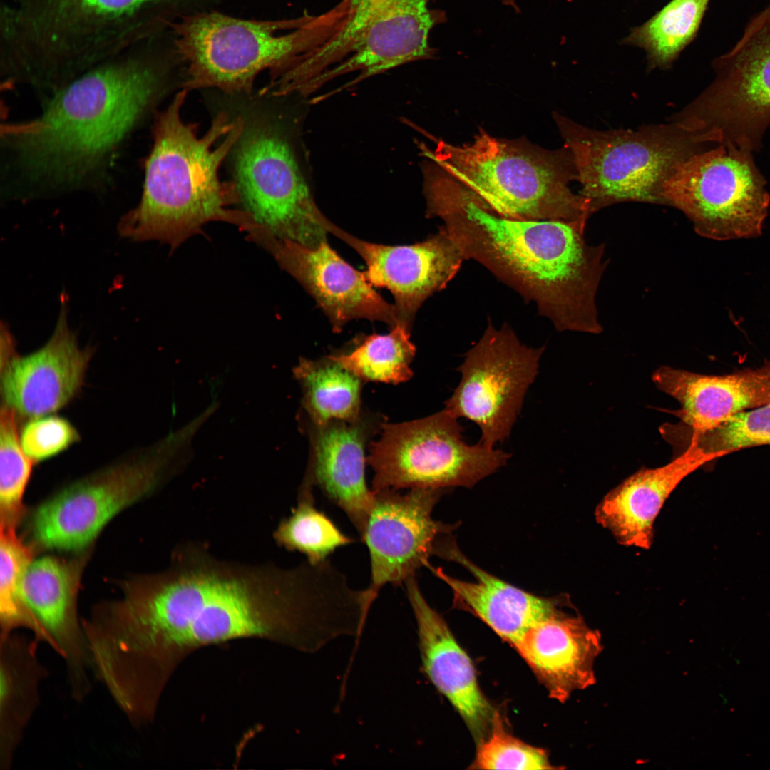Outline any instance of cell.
<instances>
[{
  "instance_id": "1",
  "label": "cell",
  "mask_w": 770,
  "mask_h": 770,
  "mask_svg": "<svg viewBox=\"0 0 770 770\" xmlns=\"http://www.w3.org/2000/svg\"><path fill=\"white\" fill-rule=\"evenodd\" d=\"M122 588L123 598L110 609L111 650L128 668L163 675L184 654L234 639L308 651L326 629L332 600L320 565L233 561L192 542L176 548L165 570Z\"/></svg>"
},
{
  "instance_id": "2",
  "label": "cell",
  "mask_w": 770,
  "mask_h": 770,
  "mask_svg": "<svg viewBox=\"0 0 770 770\" xmlns=\"http://www.w3.org/2000/svg\"><path fill=\"white\" fill-rule=\"evenodd\" d=\"M172 54L158 35L79 75L33 118L0 128V192L29 200L96 191L164 93Z\"/></svg>"
},
{
  "instance_id": "3",
  "label": "cell",
  "mask_w": 770,
  "mask_h": 770,
  "mask_svg": "<svg viewBox=\"0 0 770 770\" xmlns=\"http://www.w3.org/2000/svg\"><path fill=\"white\" fill-rule=\"evenodd\" d=\"M428 217L440 218L464 260L483 265L533 302L560 332L600 334L596 297L607 265L605 245L557 220L499 215L441 170L424 178Z\"/></svg>"
},
{
  "instance_id": "4",
  "label": "cell",
  "mask_w": 770,
  "mask_h": 770,
  "mask_svg": "<svg viewBox=\"0 0 770 770\" xmlns=\"http://www.w3.org/2000/svg\"><path fill=\"white\" fill-rule=\"evenodd\" d=\"M205 0H1L0 75L46 98ZM206 1V0H205Z\"/></svg>"
},
{
  "instance_id": "5",
  "label": "cell",
  "mask_w": 770,
  "mask_h": 770,
  "mask_svg": "<svg viewBox=\"0 0 770 770\" xmlns=\"http://www.w3.org/2000/svg\"><path fill=\"white\" fill-rule=\"evenodd\" d=\"M188 92L183 88L164 110L156 112L140 201L118 226L120 235L128 240H159L172 251L200 234L209 222H226L244 231L254 222L243 210L228 208L240 203L237 185L219 176L222 162L243 132L245 120L221 112L198 136L197 125L185 123L180 115Z\"/></svg>"
},
{
  "instance_id": "6",
  "label": "cell",
  "mask_w": 770,
  "mask_h": 770,
  "mask_svg": "<svg viewBox=\"0 0 770 770\" xmlns=\"http://www.w3.org/2000/svg\"><path fill=\"white\" fill-rule=\"evenodd\" d=\"M338 21L333 8L279 20L242 19L217 11L183 15L169 25L174 55L185 67L183 88L250 93L262 71L274 75L292 66L325 43Z\"/></svg>"
},
{
  "instance_id": "7",
  "label": "cell",
  "mask_w": 770,
  "mask_h": 770,
  "mask_svg": "<svg viewBox=\"0 0 770 770\" xmlns=\"http://www.w3.org/2000/svg\"><path fill=\"white\" fill-rule=\"evenodd\" d=\"M423 153L451 178L500 215L518 220H557L585 231L594 213L589 200L569 188L577 180L565 145L546 150L481 131L474 141L455 146L438 142Z\"/></svg>"
},
{
  "instance_id": "8",
  "label": "cell",
  "mask_w": 770,
  "mask_h": 770,
  "mask_svg": "<svg viewBox=\"0 0 770 770\" xmlns=\"http://www.w3.org/2000/svg\"><path fill=\"white\" fill-rule=\"evenodd\" d=\"M555 120L572 153L580 194L594 212L622 202L664 205V183L682 162L708 145L679 121L597 130L560 115Z\"/></svg>"
},
{
  "instance_id": "9",
  "label": "cell",
  "mask_w": 770,
  "mask_h": 770,
  "mask_svg": "<svg viewBox=\"0 0 770 770\" xmlns=\"http://www.w3.org/2000/svg\"><path fill=\"white\" fill-rule=\"evenodd\" d=\"M430 0H341L334 34L304 56L289 76L300 86L344 58L348 73L363 78L416 61L433 58L431 31L446 21V11L431 9Z\"/></svg>"
},
{
  "instance_id": "10",
  "label": "cell",
  "mask_w": 770,
  "mask_h": 770,
  "mask_svg": "<svg viewBox=\"0 0 770 770\" xmlns=\"http://www.w3.org/2000/svg\"><path fill=\"white\" fill-rule=\"evenodd\" d=\"M766 184L753 153L719 144L682 162L662 196L664 205L682 211L702 237L753 238L761 234L769 213Z\"/></svg>"
},
{
  "instance_id": "11",
  "label": "cell",
  "mask_w": 770,
  "mask_h": 770,
  "mask_svg": "<svg viewBox=\"0 0 770 770\" xmlns=\"http://www.w3.org/2000/svg\"><path fill=\"white\" fill-rule=\"evenodd\" d=\"M446 409L400 423L384 424L367 458L373 490L471 487L503 466L510 455L481 443L468 445Z\"/></svg>"
},
{
  "instance_id": "12",
  "label": "cell",
  "mask_w": 770,
  "mask_h": 770,
  "mask_svg": "<svg viewBox=\"0 0 770 770\" xmlns=\"http://www.w3.org/2000/svg\"><path fill=\"white\" fill-rule=\"evenodd\" d=\"M235 148L240 205L255 222L277 238L309 247L327 240L322 212L284 134L270 123L245 124Z\"/></svg>"
},
{
  "instance_id": "13",
  "label": "cell",
  "mask_w": 770,
  "mask_h": 770,
  "mask_svg": "<svg viewBox=\"0 0 770 770\" xmlns=\"http://www.w3.org/2000/svg\"><path fill=\"white\" fill-rule=\"evenodd\" d=\"M710 85L671 120L710 143L754 153L770 125V21L712 63Z\"/></svg>"
},
{
  "instance_id": "14",
  "label": "cell",
  "mask_w": 770,
  "mask_h": 770,
  "mask_svg": "<svg viewBox=\"0 0 770 770\" xmlns=\"http://www.w3.org/2000/svg\"><path fill=\"white\" fill-rule=\"evenodd\" d=\"M543 351L521 343L508 324L496 329L489 321L466 354L458 369L461 379L445 409L476 423L481 431L479 443L493 448L510 435Z\"/></svg>"
},
{
  "instance_id": "15",
  "label": "cell",
  "mask_w": 770,
  "mask_h": 770,
  "mask_svg": "<svg viewBox=\"0 0 770 770\" xmlns=\"http://www.w3.org/2000/svg\"><path fill=\"white\" fill-rule=\"evenodd\" d=\"M163 470L160 458L135 456L63 489L33 513L29 530L36 547L84 549L113 517L155 489Z\"/></svg>"
},
{
  "instance_id": "16",
  "label": "cell",
  "mask_w": 770,
  "mask_h": 770,
  "mask_svg": "<svg viewBox=\"0 0 770 770\" xmlns=\"http://www.w3.org/2000/svg\"><path fill=\"white\" fill-rule=\"evenodd\" d=\"M443 491H373V504L361 538L367 546L370 560V581L363 590L367 615L386 584L401 585L416 576L420 568L427 567L438 541L451 531V525L432 517Z\"/></svg>"
},
{
  "instance_id": "17",
  "label": "cell",
  "mask_w": 770,
  "mask_h": 770,
  "mask_svg": "<svg viewBox=\"0 0 770 770\" xmlns=\"http://www.w3.org/2000/svg\"><path fill=\"white\" fill-rule=\"evenodd\" d=\"M248 237L268 250L314 298L334 332H341L353 319L379 321L391 328L399 324L394 304L384 299L364 273L342 258L327 240L309 247L277 238L260 226Z\"/></svg>"
},
{
  "instance_id": "18",
  "label": "cell",
  "mask_w": 770,
  "mask_h": 770,
  "mask_svg": "<svg viewBox=\"0 0 770 770\" xmlns=\"http://www.w3.org/2000/svg\"><path fill=\"white\" fill-rule=\"evenodd\" d=\"M92 356L81 348L61 309L55 329L38 350L19 356L6 327L1 331L2 404L30 419L51 414L79 392Z\"/></svg>"
},
{
  "instance_id": "19",
  "label": "cell",
  "mask_w": 770,
  "mask_h": 770,
  "mask_svg": "<svg viewBox=\"0 0 770 770\" xmlns=\"http://www.w3.org/2000/svg\"><path fill=\"white\" fill-rule=\"evenodd\" d=\"M321 225L353 248L365 262L364 272L373 287L393 295L399 324L411 329L418 310L433 293L456 275L464 258L446 230L413 245H387L361 240L331 222L324 214Z\"/></svg>"
},
{
  "instance_id": "20",
  "label": "cell",
  "mask_w": 770,
  "mask_h": 770,
  "mask_svg": "<svg viewBox=\"0 0 770 770\" xmlns=\"http://www.w3.org/2000/svg\"><path fill=\"white\" fill-rule=\"evenodd\" d=\"M83 553L70 559L45 556L28 565L22 589L31 630L66 659L73 694L82 699L90 684L91 662L76 614L81 578L88 560Z\"/></svg>"
},
{
  "instance_id": "21",
  "label": "cell",
  "mask_w": 770,
  "mask_h": 770,
  "mask_svg": "<svg viewBox=\"0 0 770 770\" xmlns=\"http://www.w3.org/2000/svg\"><path fill=\"white\" fill-rule=\"evenodd\" d=\"M404 584L417 625L423 669L480 743L488 734L496 712L479 687L472 661L426 600L416 577Z\"/></svg>"
},
{
  "instance_id": "22",
  "label": "cell",
  "mask_w": 770,
  "mask_h": 770,
  "mask_svg": "<svg viewBox=\"0 0 770 770\" xmlns=\"http://www.w3.org/2000/svg\"><path fill=\"white\" fill-rule=\"evenodd\" d=\"M513 647L549 696L560 702L596 682L594 666L603 650L602 636L580 615L559 609L530 627Z\"/></svg>"
},
{
  "instance_id": "23",
  "label": "cell",
  "mask_w": 770,
  "mask_h": 770,
  "mask_svg": "<svg viewBox=\"0 0 770 770\" xmlns=\"http://www.w3.org/2000/svg\"><path fill=\"white\" fill-rule=\"evenodd\" d=\"M434 554L462 565L476 579L473 582L463 581L430 563L427 565L451 588L453 606L478 617L513 646L530 627L559 609L555 600L526 592L481 569L451 540L441 538Z\"/></svg>"
},
{
  "instance_id": "24",
  "label": "cell",
  "mask_w": 770,
  "mask_h": 770,
  "mask_svg": "<svg viewBox=\"0 0 770 770\" xmlns=\"http://www.w3.org/2000/svg\"><path fill=\"white\" fill-rule=\"evenodd\" d=\"M652 379L657 389L680 404L681 408L672 414L695 430L714 428L738 414L770 403V361L726 375L661 366Z\"/></svg>"
},
{
  "instance_id": "25",
  "label": "cell",
  "mask_w": 770,
  "mask_h": 770,
  "mask_svg": "<svg viewBox=\"0 0 770 770\" xmlns=\"http://www.w3.org/2000/svg\"><path fill=\"white\" fill-rule=\"evenodd\" d=\"M707 463L697 452L686 450L664 466L638 470L603 498L596 508L597 521L623 545L650 548L654 523L666 500Z\"/></svg>"
},
{
  "instance_id": "26",
  "label": "cell",
  "mask_w": 770,
  "mask_h": 770,
  "mask_svg": "<svg viewBox=\"0 0 770 770\" xmlns=\"http://www.w3.org/2000/svg\"><path fill=\"white\" fill-rule=\"evenodd\" d=\"M364 436L356 421H332L318 426L312 466L304 480L318 486L344 511L360 538L374 501L365 478Z\"/></svg>"
},
{
  "instance_id": "27",
  "label": "cell",
  "mask_w": 770,
  "mask_h": 770,
  "mask_svg": "<svg viewBox=\"0 0 770 770\" xmlns=\"http://www.w3.org/2000/svg\"><path fill=\"white\" fill-rule=\"evenodd\" d=\"M1 754L8 764L22 729L34 710L41 674L34 644L1 635Z\"/></svg>"
},
{
  "instance_id": "28",
  "label": "cell",
  "mask_w": 770,
  "mask_h": 770,
  "mask_svg": "<svg viewBox=\"0 0 770 770\" xmlns=\"http://www.w3.org/2000/svg\"><path fill=\"white\" fill-rule=\"evenodd\" d=\"M710 0H672L640 26L623 44L645 51L649 69H667L693 41Z\"/></svg>"
},
{
  "instance_id": "29",
  "label": "cell",
  "mask_w": 770,
  "mask_h": 770,
  "mask_svg": "<svg viewBox=\"0 0 770 770\" xmlns=\"http://www.w3.org/2000/svg\"><path fill=\"white\" fill-rule=\"evenodd\" d=\"M296 375L304 389V406L317 426L332 421L354 422L360 406L361 379L329 356L302 359Z\"/></svg>"
},
{
  "instance_id": "30",
  "label": "cell",
  "mask_w": 770,
  "mask_h": 770,
  "mask_svg": "<svg viewBox=\"0 0 770 770\" xmlns=\"http://www.w3.org/2000/svg\"><path fill=\"white\" fill-rule=\"evenodd\" d=\"M668 439L677 453L692 450L708 462L746 448L770 445V403L709 429L695 430L681 422L672 424Z\"/></svg>"
},
{
  "instance_id": "31",
  "label": "cell",
  "mask_w": 770,
  "mask_h": 770,
  "mask_svg": "<svg viewBox=\"0 0 770 770\" xmlns=\"http://www.w3.org/2000/svg\"><path fill=\"white\" fill-rule=\"evenodd\" d=\"M312 491V486L302 483L296 507L280 520L273 538L279 547L299 552L309 563L319 564L329 560L337 548L355 540L344 534L317 508Z\"/></svg>"
},
{
  "instance_id": "32",
  "label": "cell",
  "mask_w": 770,
  "mask_h": 770,
  "mask_svg": "<svg viewBox=\"0 0 770 770\" xmlns=\"http://www.w3.org/2000/svg\"><path fill=\"white\" fill-rule=\"evenodd\" d=\"M411 329L401 324L388 334L367 336L348 354L329 356L359 379L398 384L412 376L409 366L416 354Z\"/></svg>"
},
{
  "instance_id": "33",
  "label": "cell",
  "mask_w": 770,
  "mask_h": 770,
  "mask_svg": "<svg viewBox=\"0 0 770 770\" xmlns=\"http://www.w3.org/2000/svg\"><path fill=\"white\" fill-rule=\"evenodd\" d=\"M33 461L24 453L16 413L5 405L0 411V524L16 529L23 518V496Z\"/></svg>"
},
{
  "instance_id": "34",
  "label": "cell",
  "mask_w": 770,
  "mask_h": 770,
  "mask_svg": "<svg viewBox=\"0 0 770 770\" xmlns=\"http://www.w3.org/2000/svg\"><path fill=\"white\" fill-rule=\"evenodd\" d=\"M0 616L1 635L31 620L23 596V578L33 560V548L19 538L16 529L0 528Z\"/></svg>"
},
{
  "instance_id": "35",
  "label": "cell",
  "mask_w": 770,
  "mask_h": 770,
  "mask_svg": "<svg viewBox=\"0 0 770 770\" xmlns=\"http://www.w3.org/2000/svg\"><path fill=\"white\" fill-rule=\"evenodd\" d=\"M473 768L535 770L555 769L546 752L508 733L496 714L487 736L478 743Z\"/></svg>"
},
{
  "instance_id": "36",
  "label": "cell",
  "mask_w": 770,
  "mask_h": 770,
  "mask_svg": "<svg viewBox=\"0 0 770 770\" xmlns=\"http://www.w3.org/2000/svg\"><path fill=\"white\" fill-rule=\"evenodd\" d=\"M19 437L24 453L33 462L53 456L80 438L76 429L66 419L47 415L31 419Z\"/></svg>"
},
{
  "instance_id": "37",
  "label": "cell",
  "mask_w": 770,
  "mask_h": 770,
  "mask_svg": "<svg viewBox=\"0 0 770 770\" xmlns=\"http://www.w3.org/2000/svg\"><path fill=\"white\" fill-rule=\"evenodd\" d=\"M757 18L761 22L770 20V4L757 14Z\"/></svg>"
},
{
  "instance_id": "38",
  "label": "cell",
  "mask_w": 770,
  "mask_h": 770,
  "mask_svg": "<svg viewBox=\"0 0 770 770\" xmlns=\"http://www.w3.org/2000/svg\"><path fill=\"white\" fill-rule=\"evenodd\" d=\"M502 2L505 6L512 8L515 11H520V8L516 2V0H502Z\"/></svg>"
}]
</instances>
